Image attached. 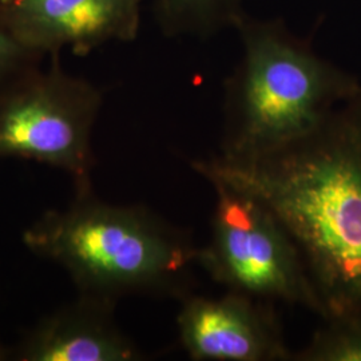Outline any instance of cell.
I'll return each mask as SVG.
<instances>
[{"instance_id": "obj_1", "label": "cell", "mask_w": 361, "mask_h": 361, "mask_svg": "<svg viewBox=\"0 0 361 361\" xmlns=\"http://www.w3.org/2000/svg\"><path fill=\"white\" fill-rule=\"evenodd\" d=\"M192 166L253 194L280 219L302 257L323 323L361 320V94L296 141Z\"/></svg>"}, {"instance_id": "obj_2", "label": "cell", "mask_w": 361, "mask_h": 361, "mask_svg": "<svg viewBox=\"0 0 361 361\" xmlns=\"http://www.w3.org/2000/svg\"><path fill=\"white\" fill-rule=\"evenodd\" d=\"M22 240L34 256L62 267L78 295L116 304L194 293L200 246L190 233L143 205L104 202L92 186L75 189L65 209L46 212Z\"/></svg>"}, {"instance_id": "obj_3", "label": "cell", "mask_w": 361, "mask_h": 361, "mask_svg": "<svg viewBox=\"0 0 361 361\" xmlns=\"http://www.w3.org/2000/svg\"><path fill=\"white\" fill-rule=\"evenodd\" d=\"M241 58L225 82L219 155L244 158L296 141L361 94L359 78L314 51L280 19L246 13Z\"/></svg>"}, {"instance_id": "obj_4", "label": "cell", "mask_w": 361, "mask_h": 361, "mask_svg": "<svg viewBox=\"0 0 361 361\" xmlns=\"http://www.w3.org/2000/svg\"><path fill=\"white\" fill-rule=\"evenodd\" d=\"M216 194L210 238L200 267L226 290L271 304L322 310L293 238L253 194L219 178H205Z\"/></svg>"}, {"instance_id": "obj_5", "label": "cell", "mask_w": 361, "mask_h": 361, "mask_svg": "<svg viewBox=\"0 0 361 361\" xmlns=\"http://www.w3.org/2000/svg\"><path fill=\"white\" fill-rule=\"evenodd\" d=\"M61 54L0 104V158H23L61 169L75 189L90 188L95 157L91 135L104 95L67 73Z\"/></svg>"}, {"instance_id": "obj_6", "label": "cell", "mask_w": 361, "mask_h": 361, "mask_svg": "<svg viewBox=\"0 0 361 361\" xmlns=\"http://www.w3.org/2000/svg\"><path fill=\"white\" fill-rule=\"evenodd\" d=\"M180 304L178 337L192 360L286 361L293 357L274 304L231 290L219 297L192 293Z\"/></svg>"}, {"instance_id": "obj_7", "label": "cell", "mask_w": 361, "mask_h": 361, "mask_svg": "<svg viewBox=\"0 0 361 361\" xmlns=\"http://www.w3.org/2000/svg\"><path fill=\"white\" fill-rule=\"evenodd\" d=\"M147 0H0V19L20 43L46 56H85L110 42H133Z\"/></svg>"}, {"instance_id": "obj_8", "label": "cell", "mask_w": 361, "mask_h": 361, "mask_svg": "<svg viewBox=\"0 0 361 361\" xmlns=\"http://www.w3.org/2000/svg\"><path fill=\"white\" fill-rule=\"evenodd\" d=\"M116 302L78 295L8 348L11 361H140L141 348L116 322Z\"/></svg>"}, {"instance_id": "obj_9", "label": "cell", "mask_w": 361, "mask_h": 361, "mask_svg": "<svg viewBox=\"0 0 361 361\" xmlns=\"http://www.w3.org/2000/svg\"><path fill=\"white\" fill-rule=\"evenodd\" d=\"M157 25L169 38L207 39L235 28L245 0H152Z\"/></svg>"}, {"instance_id": "obj_10", "label": "cell", "mask_w": 361, "mask_h": 361, "mask_svg": "<svg viewBox=\"0 0 361 361\" xmlns=\"http://www.w3.org/2000/svg\"><path fill=\"white\" fill-rule=\"evenodd\" d=\"M296 361H361V320L323 323Z\"/></svg>"}, {"instance_id": "obj_11", "label": "cell", "mask_w": 361, "mask_h": 361, "mask_svg": "<svg viewBox=\"0 0 361 361\" xmlns=\"http://www.w3.org/2000/svg\"><path fill=\"white\" fill-rule=\"evenodd\" d=\"M44 58L20 43L0 19V104L42 68Z\"/></svg>"}, {"instance_id": "obj_12", "label": "cell", "mask_w": 361, "mask_h": 361, "mask_svg": "<svg viewBox=\"0 0 361 361\" xmlns=\"http://www.w3.org/2000/svg\"><path fill=\"white\" fill-rule=\"evenodd\" d=\"M8 360V347L0 340V361Z\"/></svg>"}]
</instances>
